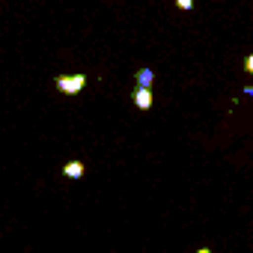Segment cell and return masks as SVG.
<instances>
[{"label":"cell","instance_id":"obj_1","mask_svg":"<svg viewBox=\"0 0 253 253\" xmlns=\"http://www.w3.org/2000/svg\"><path fill=\"white\" fill-rule=\"evenodd\" d=\"M54 84H57V89H60L63 95H78V92L86 86V75H60Z\"/></svg>","mask_w":253,"mask_h":253},{"label":"cell","instance_id":"obj_2","mask_svg":"<svg viewBox=\"0 0 253 253\" xmlns=\"http://www.w3.org/2000/svg\"><path fill=\"white\" fill-rule=\"evenodd\" d=\"M134 104H137V110H149L152 107V89L149 86H137L134 89Z\"/></svg>","mask_w":253,"mask_h":253},{"label":"cell","instance_id":"obj_3","mask_svg":"<svg viewBox=\"0 0 253 253\" xmlns=\"http://www.w3.org/2000/svg\"><path fill=\"white\" fill-rule=\"evenodd\" d=\"M84 173H86V164H84V161H69V164L63 167V176H66V179H81Z\"/></svg>","mask_w":253,"mask_h":253},{"label":"cell","instance_id":"obj_4","mask_svg":"<svg viewBox=\"0 0 253 253\" xmlns=\"http://www.w3.org/2000/svg\"><path fill=\"white\" fill-rule=\"evenodd\" d=\"M152 81H155V72L152 69H140L137 72V86H152Z\"/></svg>","mask_w":253,"mask_h":253},{"label":"cell","instance_id":"obj_5","mask_svg":"<svg viewBox=\"0 0 253 253\" xmlns=\"http://www.w3.org/2000/svg\"><path fill=\"white\" fill-rule=\"evenodd\" d=\"M176 6L185 9V12H191V9H194V0H176Z\"/></svg>","mask_w":253,"mask_h":253},{"label":"cell","instance_id":"obj_6","mask_svg":"<svg viewBox=\"0 0 253 253\" xmlns=\"http://www.w3.org/2000/svg\"><path fill=\"white\" fill-rule=\"evenodd\" d=\"M244 72H247V75H253V54L244 60Z\"/></svg>","mask_w":253,"mask_h":253},{"label":"cell","instance_id":"obj_7","mask_svg":"<svg viewBox=\"0 0 253 253\" xmlns=\"http://www.w3.org/2000/svg\"><path fill=\"white\" fill-rule=\"evenodd\" d=\"M244 95H253V86H244Z\"/></svg>","mask_w":253,"mask_h":253},{"label":"cell","instance_id":"obj_8","mask_svg":"<svg viewBox=\"0 0 253 253\" xmlns=\"http://www.w3.org/2000/svg\"><path fill=\"white\" fill-rule=\"evenodd\" d=\"M197 253H211V250H209V247H200V250H197Z\"/></svg>","mask_w":253,"mask_h":253}]
</instances>
